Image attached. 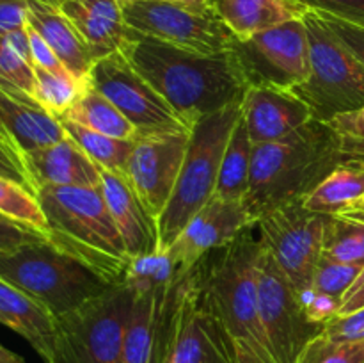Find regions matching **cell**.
<instances>
[{"mask_svg": "<svg viewBox=\"0 0 364 363\" xmlns=\"http://www.w3.org/2000/svg\"><path fill=\"white\" fill-rule=\"evenodd\" d=\"M64 16L71 21L95 59L112 53L127 41L119 0H59Z\"/></svg>", "mask_w": 364, "mask_h": 363, "instance_id": "cell-22", "label": "cell"}, {"mask_svg": "<svg viewBox=\"0 0 364 363\" xmlns=\"http://www.w3.org/2000/svg\"><path fill=\"white\" fill-rule=\"evenodd\" d=\"M258 308L276 363H295L302 349L323 330L308 319L297 290L263 248L258 260Z\"/></svg>", "mask_w": 364, "mask_h": 363, "instance_id": "cell-13", "label": "cell"}, {"mask_svg": "<svg viewBox=\"0 0 364 363\" xmlns=\"http://www.w3.org/2000/svg\"><path fill=\"white\" fill-rule=\"evenodd\" d=\"M213 11L238 41L291 20H302L309 7L297 0H213Z\"/></svg>", "mask_w": 364, "mask_h": 363, "instance_id": "cell-25", "label": "cell"}, {"mask_svg": "<svg viewBox=\"0 0 364 363\" xmlns=\"http://www.w3.org/2000/svg\"><path fill=\"white\" fill-rule=\"evenodd\" d=\"M119 50L191 127L208 114L240 103L249 89L233 50L203 56L134 31H128Z\"/></svg>", "mask_w": 364, "mask_h": 363, "instance_id": "cell-1", "label": "cell"}, {"mask_svg": "<svg viewBox=\"0 0 364 363\" xmlns=\"http://www.w3.org/2000/svg\"><path fill=\"white\" fill-rule=\"evenodd\" d=\"M322 255L338 262L364 265V221L348 216H327Z\"/></svg>", "mask_w": 364, "mask_h": 363, "instance_id": "cell-31", "label": "cell"}, {"mask_svg": "<svg viewBox=\"0 0 364 363\" xmlns=\"http://www.w3.org/2000/svg\"><path fill=\"white\" fill-rule=\"evenodd\" d=\"M87 84L117 107L141 135L192 130L191 125L116 50L98 57L87 73ZM137 137V139H139Z\"/></svg>", "mask_w": 364, "mask_h": 363, "instance_id": "cell-11", "label": "cell"}, {"mask_svg": "<svg viewBox=\"0 0 364 363\" xmlns=\"http://www.w3.org/2000/svg\"><path fill=\"white\" fill-rule=\"evenodd\" d=\"M0 322L25 338L48 363L55 338V315L38 301L0 276Z\"/></svg>", "mask_w": 364, "mask_h": 363, "instance_id": "cell-24", "label": "cell"}, {"mask_svg": "<svg viewBox=\"0 0 364 363\" xmlns=\"http://www.w3.org/2000/svg\"><path fill=\"white\" fill-rule=\"evenodd\" d=\"M316 13H318L320 18L326 21L327 27L336 34V38L340 39L355 57H358L359 63L364 66V27L350 23V21L347 20H341V18L333 16V14L320 13V11H316Z\"/></svg>", "mask_w": 364, "mask_h": 363, "instance_id": "cell-40", "label": "cell"}, {"mask_svg": "<svg viewBox=\"0 0 364 363\" xmlns=\"http://www.w3.org/2000/svg\"><path fill=\"white\" fill-rule=\"evenodd\" d=\"M295 363H364V340L338 342L316 335Z\"/></svg>", "mask_w": 364, "mask_h": 363, "instance_id": "cell-34", "label": "cell"}, {"mask_svg": "<svg viewBox=\"0 0 364 363\" xmlns=\"http://www.w3.org/2000/svg\"><path fill=\"white\" fill-rule=\"evenodd\" d=\"M249 226H255V223L244 201H226L213 196L166 251L173 256L180 273L185 274L212 251L233 242Z\"/></svg>", "mask_w": 364, "mask_h": 363, "instance_id": "cell-16", "label": "cell"}, {"mask_svg": "<svg viewBox=\"0 0 364 363\" xmlns=\"http://www.w3.org/2000/svg\"><path fill=\"white\" fill-rule=\"evenodd\" d=\"M299 299H301V305L304 308L306 315L311 322L320 324L323 326L326 322H329L331 319L338 315L340 312V299L333 298V295L320 294V292L313 290L311 287L306 288V290L299 292Z\"/></svg>", "mask_w": 364, "mask_h": 363, "instance_id": "cell-39", "label": "cell"}, {"mask_svg": "<svg viewBox=\"0 0 364 363\" xmlns=\"http://www.w3.org/2000/svg\"><path fill=\"white\" fill-rule=\"evenodd\" d=\"M364 306V267L359 273V276L355 278V281L352 283V287L345 292V295L341 298L340 302V312L338 315H345V313L355 312V310L363 308Z\"/></svg>", "mask_w": 364, "mask_h": 363, "instance_id": "cell-45", "label": "cell"}, {"mask_svg": "<svg viewBox=\"0 0 364 363\" xmlns=\"http://www.w3.org/2000/svg\"><path fill=\"white\" fill-rule=\"evenodd\" d=\"M63 125L68 137L92 160L98 167L112 173L123 174L124 166H127L130 153L134 149L135 141L132 139H116L110 135L100 134V132L89 130V128L80 127L71 121L59 120Z\"/></svg>", "mask_w": 364, "mask_h": 363, "instance_id": "cell-29", "label": "cell"}, {"mask_svg": "<svg viewBox=\"0 0 364 363\" xmlns=\"http://www.w3.org/2000/svg\"><path fill=\"white\" fill-rule=\"evenodd\" d=\"M192 130L159 132L135 141L123 177L146 212L159 219L174 191Z\"/></svg>", "mask_w": 364, "mask_h": 363, "instance_id": "cell-15", "label": "cell"}, {"mask_svg": "<svg viewBox=\"0 0 364 363\" xmlns=\"http://www.w3.org/2000/svg\"><path fill=\"white\" fill-rule=\"evenodd\" d=\"M60 120L71 121V123H77L80 127L89 128V130L100 132V134L116 139L135 141L139 137L137 128L117 110V107L110 100H107L102 93L92 89L89 84L84 95Z\"/></svg>", "mask_w": 364, "mask_h": 363, "instance_id": "cell-28", "label": "cell"}, {"mask_svg": "<svg viewBox=\"0 0 364 363\" xmlns=\"http://www.w3.org/2000/svg\"><path fill=\"white\" fill-rule=\"evenodd\" d=\"M364 199V166L341 164L304 198L302 205L322 216H348Z\"/></svg>", "mask_w": 364, "mask_h": 363, "instance_id": "cell-26", "label": "cell"}, {"mask_svg": "<svg viewBox=\"0 0 364 363\" xmlns=\"http://www.w3.org/2000/svg\"><path fill=\"white\" fill-rule=\"evenodd\" d=\"M297 2L306 4L309 9L333 14L364 27V0H297Z\"/></svg>", "mask_w": 364, "mask_h": 363, "instance_id": "cell-41", "label": "cell"}, {"mask_svg": "<svg viewBox=\"0 0 364 363\" xmlns=\"http://www.w3.org/2000/svg\"><path fill=\"white\" fill-rule=\"evenodd\" d=\"M27 23L41 34L71 75L87 80L96 59L77 28L64 16L59 0H28Z\"/></svg>", "mask_w": 364, "mask_h": 363, "instance_id": "cell-21", "label": "cell"}, {"mask_svg": "<svg viewBox=\"0 0 364 363\" xmlns=\"http://www.w3.org/2000/svg\"><path fill=\"white\" fill-rule=\"evenodd\" d=\"M323 337L338 342L364 340V306L355 312L336 315L323 324Z\"/></svg>", "mask_w": 364, "mask_h": 363, "instance_id": "cell-38", "label": "cell"}, {"mask_svg": "<svg viewBox=\"0 0 364 363\" xmlns=\"http://www.w3.org/2000/svg\"><path fill=\"white\" fill-rule=\"evenodd\" d=\"M174 283L130 285L132 305L124 327L121 363L162 362L173 313Z\"/></svg>", "mask_w": 364, "mask_h": 363, "instance_id": "cell-17", "label": "cell"}, {"mask_svg": "<svg viewBox=\"0 0 364 363\" xmlns=\"http://www.w3.org/2000/svg\"><path fill=\"white\" fill-rule=\"evenodd\" d=\"M0 214L25 228L48 235L45 214L38 198L31 191L11 178L0 177Z\"/></svg>", "mask_w": 364, "mask_h": 363, "instance_id": "cell-32", "label": "cell"}, {"mask_svg": "<svg viewBox=\"0 0 364 363\" xmlns=\"http://www.w3.org/2000/svg\"><path fill=\"white\" fill-rule=\"evenodd\" d=\"M327 216L311 212L302 201L274 209L256 221L258 241L299 292L311 287L322 256Z\"/></svg>", "mask_w": 364, "mask_h": 363, "instance_id": "cell-12", "label": "cell"}, {"mask_svg": "<svg viewBox=\"0 0 364 363\" xmlns=\"http://www.w3.org/2000/svg\"><path fill=\"white\" fill-rule=\"evenodd\" d=\"M0 276L41 301L53 315H63L110 287L48 238L0 255Z\"/></svg>", "mask_w": 364, "mask_h": 363, "instance_id": "cell-6", "label": "cell"}, {"mask_svg": "<svg viewBox=\"0 0 364 363\" xmlns=\"http://www.w3.org/2000/svg\"><path fill=\"white\" fill-rule=\"evenodd\" d=\"M27 34H28V43H31V57L32 64L38 68H45V70H66L63 66V63L59 60V57L55 56L52 48H50L48 43L41 38L38 31L31 27L27 23Z\"/></svg>", "mask_w": 364, "mask_h": 363, "instance_id": "cell-44", "label": "cell"}, {"mask_svg": "<svg viewBox=\"0 0 364 363\" xmlns=\"http://www.w3.org/2000/svg\"><path fill=\"white\" fill-rule=\"evenodd\" d=\"M130 305L132 288L121 281L57 315L48 363H121Z\"/></svg>", "mask_w": 364, "mask_h": 363, "instance_id": "cell-8", "label": "cell"}, {"mask_svg": "<svg viewBox=\"0 0 364 363\" xmlns=\"http://www.w3.org/2000/svg\"><path fill=\"white\" fill-rule=\"evenodd\" d=\"M0 127L25 153L66 137L57 117L46 112L32 96L0 78Z\"/></svg>", "mask_w": 364, "mask_h": 363, "instance_id": "cell-20", "label": "cell"}, {"mask_svg": "<svg viewBox=\"0 0 364 363\" xmlns=\"http://www.w3.org/2000/svg\"><path fill=\"white\" fill-rule=\"evenodd\" d=\"M252 148L255 144L240 116L231 130L230 141L224 149L215 198L226 199V201H244L249 192V182H251Z\"/></svg>", "mask_w": 364, "mask_h": 363, "instance_id": "cell-27", "label": "cell"}, {"mask_svg": "<svg viewBox=\"0 0 364 363\" xmlns=\"http://www.w3.org/2000/svg\"><path fill=\"white\" fill-rule=\"evenodd\" d=\"M251 85L294 89L309 75V43L304 18L263 31L231 48Z\"/></svg>", "mask_w": 364, "mask_h": 363, "instance_id": "cell-14", "label": "cell"}, {"mask_svg": "<svg viewBox=\"0 0 364 363\" xmlns=\"http://www.w3.org/2000/svg\"><path fill=\"white\" fill-rule=\"evenodd\" d=\"M0 177L11 178L23 185L32 194H38V185L27 166V157L18 142L0 127Z\"/></svg>", "mask_w": 364, "mask_h": 363, "instance_id": "cell-36", "label": "cell"}, {"mask_svg": "<svg viewBox=\"0 0 364 363\" xmlns=\"http://www.w3.org/2000/svg\"><path fill=\"white\" fill-rule=\"evenodd\" d=\"M176 2L185 4L188 7H194V9L203 11V13H215L213 11V0H176Z\"/></svg>", "mask_w": 364, "mask_h": 363, "instance_id": "cell-46", "label": "cell"}, {"mask_svg": "<svg viewBox=\"0 0 364 363\" xmlns=\"http://www.w3.org/2000/svg\"><path fill=\"white\" fill-rule=\"evenodd\" d=\"M130 31L176 48L217 56L233 48L235 36L215 13L188 7L176 0H119Z\"/></svg>", "mask_w": 364, "mask_h": 363, "instance_id": "cell-9", "label": "cell"}, {"mask_svg": "<svg viewBox=\"0 0 364 363\" xmlns=\"http://www.w3.org/2000/svg\"><path fill=\"white\" fill-rule=\"evenodd\" d=\"M255 226L198 263L210 310L223 330L233 363H276L258 308V260Z\"/></svg>", "mask_w": 364, "mask_h": 363, "instance_id": "cell-2", "label": "cell"}, {"mask_svg": "<svg viewBox=\"0 0 364 363\" xmlns=\"http://www.w3.org/2000/svg\"><path fill=\"white\" fill-rule=\"evenodd\" d=\"M348 217H355V219H361L364 221V199L361 201V205L354 210L352 214H348Z\"/></svg>", "mask_w": 364, "mask_h": 363, "instance_id": "cell-48", "label": "cell"}, {"mask_svg": "<svg viewBox=\"0 0 364 363\" xmlns=\"http://www.w3.org/2000/svg\"><path fill=\"white\" fill-rule=\"evenodd\" d=\"M336 137L345 164L364 166V105L327 121Z\"/></svg>", "mask_w": 364, "mask_h": 363, "instance_id": "cell-33", "label": "cell"}, {"mask_svg": "<svg viewBox=\"0 0 364 363\" xmlns=\"http://www.w3.org/2000/svg\"><path fill=\"white\" fill-rule=\"evenodd\" d=\"M0 78L20 91L32 96L34 93V64L25 59L0 36Z\"/></svg>", "mask_w": 364, "mask_h": 363, "instance_id": "cell-37", "label": "cell"}, {"mask_svg": "<svg viewBox=\"0 0 364 363\" xmlns=\"http://www.w3.org/2000/svg\"><path fill=\"white\" fill-rule=\"evenodd\" d=\"M36 198L48 224L46 238L53 246L98 274L105 283L116 285L124 280L132 258L102 189L43 185Z\"/></svg>", "mask_w": 364, "mask_h": 363, "instance_id": "cell-4", "label": "cell"}, {"mask_svg": "<svg viewBox=\"0 0 364 363\" xmlns=\"http://www.w3.org/2000/svg\"><path fill=\"white\" fill-rule=\"evenodd\" d=\"M87 89V80H80L68 70H45L34 66L32 98L48 114L60 120Z\"/></svg>", "mask_w": 364, "mask_h": 363, "instance_id": "cell-30", "label": "cell"}, {"mask_svg": "<svg viewBox=\"0 0 364 363\" xmlns=\"http://www.w3.org/2000/svg\"><path fill=\"white\" fill-rule=\"evenodd\" d=\"M0 363H27V362H25L21 356H18L16 352L9 351V349L0 345Z\"/></svg>", "mask_w": 364, "mask_h": 363, "instance_id": "cell-47", "label": "cell"}, {"mask_svg": "<svg viewBox=\"0 0 364 363\" xmlns=\"http://www.w3.org/2000/svg\"><path fill=\"white\" fill-rule=\"evenodd\" d=\"M240 116L252 144L279 141L313 120L309 107L291 89L269 85H251L245 91Z\"/></svg>", "mask_w": 364, "mask_h": 363, "instance_id": "cell-18", "label": "cell"}, {"mask_svg": "<svg viewBox=\"0 0 364 363\" xmlns=\"http://www.w3.org/2000/svg\"><path fill=\"white\" fill-rule=\"evenodd\" d=\"M28 0H0V36L27 27Z\"/></svg>", "mask_w": 364, "mask_h": 363, "instance_id": "cell-43", "label": "cell"}, {"mask_svg": "<svg viewBox=\"0 0 364 363\" xmlns=\"http://www.w3.org/2000/svg\"><path fill=\"white\" fill-rule=\"evenodd\" d=\"M309 75L291 91L304 100L313 120L327 121L364 105V66L336 38L316 11L304 16Z\"/></svg>", "mask_w": 364, "mask_h": 363, "instance_id": "cell-7", "label": "cell"}, {"mask_svg": "<svg viewBox=\"0 0 364 363\" xmlns=\"http://www.w3.org/2000/svg\"><path fill=\"white\" fill-rule=\"evenodd\" d=\"M36 185H80L100 187V169L70 137L25 153Z\"/></svg>", "mask_w": 364, "mask_h": 363, "instance_id": "cell-23", "label": "cell"}, {"mask_svg": "<svg viewBox=\"0 0 364 363\" xmlns=\"http://www.w3.org/2000/svg\"><path fill=\"white\" fill-rule=\"evenodd\" d=\"M240 103L208 114L196 121L191 132L187 153L181 164L174 191L162 216L156 219L159 251H166L188 221L215 196L220 162L230 141L231 130L240 117Z\"/></svg>", "mask_w": 364, "mask_h": 363, "instance_id": "cell-5", "label": "cell"}, {"mask_svg": "<svg viewBox=\"0 0 364 363\" xmlns=\"http://www.w3.org/2000/svg\"><path fill=\"white\" fill-rule=\"evenodd\" d=\"M41 238L46 237H43L38 231L31 230V228H25L21 224L14 223V221L7 219L6 216L0 214V255L13 253L20 249L21 246L41 241Z\"/></svg>", "mask_w": 364, "mask_h": 363, "instance_id": "cell-42", "label": "cell"}, {"mask_svg": "<svg viewBox=\"0 0 364 363\" xmlns=\"http://www.w3.org/2000/svg\"><path fill=\"white\" fill-rule=\"evenodd\" d=\"M160 363H233L223 330L210 310L198 265L174 283L173 313Z\"/></svg>", "mask_w": 364, "mask_h": 363, "instance_id": "cell-10", "label": "cell"}, {"mask_svg": "<svg viewBox=\"0 0 364 363\" xmlns=\"http://www.w3.org/2000/svg\"><path fill=\"white\" fill-rule=\"evenodd\" d=\"M345 164L336 137L327 123L311 120L294 134L252 148L251 182L244 199L252 223L274 209L306 196Z\"/></svg>", "mask_w": 364, "mask_h": 363, "instance_id": "cell-3", "label": "cell"}, {"mask_svg": "<svg viewBox=\"0 0 364 363\" xmlns=\"http://www.w3.org/2000/svg\"><path fill=\"white\" fill-rule=\"evenodd\" d=\"M363 267L364 265H358V263L338 262V260L322 255L316 263L315 274H313L311 288L320 294L333 295L341 301V298L352 287Z\"/></svg>", "mask_w": 364, "mask_h": 363, "instance_id": "cell-35", "label": "cell"}, {"mask_svg": "<svg viewBox=\"0 0 364 363\" xmlns=\"http://www.w3.org/2000/svg\"><path fill=\"white\" fill-rule=\"evenodd\" d=\"M100 169V189L105 198L107 209L123 237L130 258L148 256L159 251L156 221L146 212L142 203L132 191L123 174Z\"/></svg>", "mask_w": 364, "mask_h": 363, "instance_id": "cell-19", "label": "cell"}]
</instances>
